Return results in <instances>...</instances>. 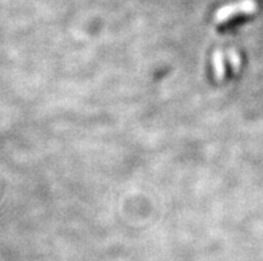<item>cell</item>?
Instances as JSON below:
<instances>
[{
	"instance_id": "obj_1",
	"label": "cell",
	"mask_w": 263,
	"mask_h": 261,
	"mask_svg": "<svg viewBox=\"0 0 263 261\" xmlns=\"http://www.w3.org/2000/svg\"><path fill=\"white\" fill-rule=\"evenodd\" d=\"M254 12V7L249 6V4H243V6L237 7H227L217 15V24L218 27H230V24L237 23L239 20L245 19V17L250 16Z\"/></svg>"
},
{
	"instance_id": "obj_2",
	"label": "cell",
	"mask_w": 263,
	"mask_h": 261,
	"mask_svg": "<svg viewBox=\"0 0 263 261\" xmlns=\"http://www.w3.org/2000/svg\"><path fill=\"white\" fill-rule=\"evenodd\" d=\"M229 64L239 68L240 62L237 53L222 52V51L215 52V55H214V70H215V75H217L218 79H223L226 76V73L231 71L229 68Z\"/></svg>"
}]
</instances>
